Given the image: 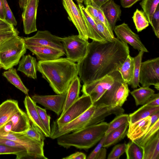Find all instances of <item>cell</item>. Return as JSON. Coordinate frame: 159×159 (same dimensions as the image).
Returning <instances> with one entry per match:
<instances>
[{"label":"cell","mask_w":159,"mask_h":159,"mask_svg":"<svg viewBox=\"0 0 159 159\" xmlns=\"http://www.w3.org/2000/svg\"><path fill=\"white\" fill-rule=\"evenodd\" d=\"M129 55L128 44L117 38L112 41L89 43L85 57L77 64L84 84L89 83L117 70Z\"/></svg>","instance_id":"1"},{"label":"cell","mask_w":159,"mask_h":159,"mask_svg":"<svg viewBox=\"0 0 159 159\" xmlns=\"http://www.w3.org/2000/svg\"><path fill=\"white\" fill-rule=\"evenodd\" d=\"M37 63L38 71L57 94L66 91L71 82L78 75L77 64L66 58L39 61Z\"/></svg>","instance_id":"2"},{"label":"cell","mask_w":159,"mask_h":159,"mask_svg":"<svg viewBox=\"0 0 159 159\" xmlns=\"http://www.w3.org/2000/svg\"><path fill=\"white\" fill-rule=\"evenodd\" d=\"M102 121L84 127L78 131L62 135L57 139L58 145L68 148L71 147L88 150L95 145L104 136L108 127Z\"/></svg>","instance_id":"3"},{"label":"cell","mask_w":159,"mask_h":159,"mask_svg":"<svg viewBox=\"0 0 159 159\" xmlns=\"http://www.w3.org/2000/svg\"><path fill=\"white\" fill-rule=\"evenodd\" d=\"M110 74L114 78V82L100 98L93 103L96 107H122L127 100L130 92L128 84L124 81L118 71Z\"/></svg>","instance_id":"4"},{"label":"cell","mask_w":159,"mask_h":159,"mask_svg":"<svg viewBox=\"0 0 159 159\" xmlns=\"http://www.w3.org/2000/svg\"><path fill=\"white\" fill-rule=\"evenodd\" d=\"M24 38L16 35L0 45V68L7 70L19 63L26 51Z\"/></svg>","instance_id":"5"},{"label":"cell","mask_w":159,"mask_h":159,"mask_svg":"<svg viewBox=\"0 0 159 159\" xmlns=\"http://www.w3.org/2000/svg\"><path fill=\"white\" fill-rule=\"evenodd\" d=\"M0 138L10 139L22 145L26 151L29 158L48 159L44 154V141H40L20 133L0 134Z\"/></svg>","instance_id":"6"},{"label":"cell","mask_w":159,"mask_h":159,"mask_svg":"<svg viewBox=\"0 0 159 159\" xmlns=\"http://www.w3.org/2000/svg\"><path fill=\"white\" fill-rule=\"evenodd\" d=\"M66 58L74 62H78L86 55L88 48V40L78 35L61 37Z\"/></svg>","instance_id":"7"},{"label":"cell","mask_w":159,"mask_h":159,"mask_svg":"<svg viewBox=\"0 0 159 159\" xmlns=\"http://www.w3.org/2000/svg\"><path fill=\"white\" fill-rule=\"evenodd\" d=\"M93 103L90 96L83 94L52 124L60 127L77 118L87 111Z\"/></svg>","instance_id":"8"},{"label":"cell","mask_w":159,"mask_h":159,"mask_svg":"<svg viewBox=\"0 0 159 159\" xmlns=\"http://www.w3.org/2000/svg\"><path fill=\"white\" fill-rule=\"evenodd\" d=\"M95 106L93 104L82 115L60 127L52 124L50 137L52 139L78 131L86 126L93 113Z\"/></svg>","instance_id":"9"},{"label":"cell","mask_w":159,"mask_h":159,"mask_svg":"<svg viewBox=\"0 0 159 159\" xmlns=\"http://www.w3.org/2000/svg\"><path fill=\"white\" fill-rule=\"evenodd\" d=\"M139 83L142 86H154L159 90V57L142 62L139 75Z\"/></svg>","instance_id":"10"},{"label":"cell","mask_w":159,"mask_h":159,"mask_svg":"<svg viewBox=\"0 0 159 159\" xmlns=\"http://www.w3.org/2000/svg\"><path fill=\"white\" fill-rule=\"evenodd\" d=\"M62 4L69 17L73 23L82 38L88 40L90 37L89 30L78 5L73 0H62Z\"/></svg>","instance_id":"11"},{"label":"cell","mask_w":159,"mask_h":159,"mask_svg":"<svg viewBox=\"0 0 159 159\" xmlns=\"http://www.w3.org/2000/svg\"><path fill=\"white\" fill-rule=\"evenodd\" d=\"M111 74L87 84H84L81 91L90 96L93 103L98 101L114 82Z\"/></svg>","instance_id":"12"},{"label":"cell","mask_w":159,"mask_h":159,"mask_svg":"<svg viewBox=\"0 0 159 159\" xmlns=\"http://www.w3.org/2000/svg\"><path fill=\"white\" fill-rule=\"evenodd\" d=\"M24 38L26 45L50 47L65 52L61 37L52 34L48 30H39L33 36Z\"/></svg>","instance_id":"13"},{"label":"cell","mask_w":159,"mask_h":159,"mask_svg":"<svg viewBox=\"0 0 159 159\" xmlns=\"http://www.w3.org/2000/svg\"><path fill=\"white\" fill-rule=\"evenodd\" d=\"M67 93V90L55 95H34L31 98L36 103L41 104L46 109L52 111L59 116L63 111Z\"/></svg>","instance_id":"14"},{"label":"cell","mask_w":159,"mask_h":159,"mask_svg":"<svg viewBox=\"0 0 159 159\" xmlns=\"http://www.w3.org/2000/svg\"><path fill=\"white\" fill-rule=\"evenodd\" d=\"M113 30L117 38L122 42L129 44L139 51L148 52L141 41L139 36L133 32L127 24L123 23L116 26Z\"/></svg>","instance_id":"15"},{"label":"cell","mask_w":159,"mask_h":159,"mask_svg":"<svg viewBox=\"0 0 159 159\" xmlns=\"http://www.w3.org/2000/svg\"><path fill=\"white\" fill-rule=\"evenodd\" d=\"M39 0H28L23 8L22 17L24 31L28 34L37 30L36 20Z\"/></svg>","instance_id":"16"},{"label":"cell","mask_w":159,"mask_h":159,"mask_svg":"<svg viewBox=\"0 0 159 159\" xmlns=\"http://www.w3.org/2000/svg\"><path fill=\"white\" fill-rule=\"evenodd\" d=\"M24 103L26 114L32 123L37 127L45 137H50V133L47 130L40 119L36 103L29 96H26Z\"/></svg>","instance_id":"17"},{"label":"cell","mask_w":159,"mask_h":159,"mask_svg":"<svg viewBox=\"0 0 159 159\" xmlns=\"http://www.w3.org/2000/svg\"><path fill=\"white\" fill-rule=\"evenodd\" d=\"M26 47L35 55L37 59L40 61L56 59L65 54V52L50 47L26 45Z\"/></svg>","instance_id":"18"},{"label":"cell","mask_w":159,"mask_h":159,"mask_svg":"<svg viewBox=\"0 0 159 159\" xmlns=\"http://www.w3.org/2000/svg\"><path fill=\"white\" fill-rule=\"evenodd\" d=\"M101 8L113 31L117 21L120 20L121 11L120 6L115 3L113 0H110Z\"/></svg>","instance_id":"19"},{"label":"cell","mask_w":159,"mask_h":159,"mask_svg":"<svg viewBox=\"0 0 159 159\" xmlns=\"http://www.w3.org/2000/svg\"><path fill=\"white\" fill-rule=\"evenodd\" d=\"M151 117L149 116L134 123H129L126 134L131 140H135L140 138L151 126Z\"/></svg>","instance_id":"20"},{"label":"cell","mask_w":159,"mask_h":159,"mask_svg":"<svg viewBox=\"0 0 159 159\" xmlns=\"http://www.w3.org/2000/svg\"><path fill=\"white\" fill-rule=\"evenodd\" d=\"M18 64V71L23 73L28 77L34 80L37 79L38 63L34 57L29 54L24 55Z\"/></svg>","instance_id":"21"},{"label":"cell","mask_w":159,"mask_h":159,"mask_svg":"<svg viewBox=\"0 0 159 159\" xmlns=\"http://www.w3.org/2000/svg\"><path fill=\"white\" fill-rule=\"evenodd\" d=\"M8 121L12 123V132L20 133L25 131L31 126L30 121L27 114L21 109L14 114Z\"/></svg>","instance_id":"22"},{"label":"cell","mask_w":159,"mask_h":159,"mask_svg":"<svg viewBox=\"0 0 159 159\" xmlns=\"http://www.w3.org/2000/svg\"><path fill=\"white\" fill-rule=\"evenodd\" d=\"M20 109L16 100L8 99L2 103L0 105V128Z\"/></svg>","instance_id":"23"},{"label":"cell","mask_w":159,"mask_h":159,"mask_svg":"<svg viewBox=\"0 0 159 159\" xmlns=\"http://www.w3.org/2000/svg\"><path fill=\"white\" fill-rule=\"evenodd\" d=\"M78 6L88 26L90 34L89 38L93 40L101 42L107 41L99 31L94 19L86 11L83 5L79 3Z\"/></svg>","instance_id":"24"},{"label":"cell","mask_w":159,"mask_h":159,"mask_svg":"<svg viewBox=\"0 0 159 159\" xmlns=\"http://www.w3.org/2000/svg\"><path fill=\"white\" fill-rule=\"evenodd\" d=\"M143 159H159V132L158 131L143 146Z\"/></svg>","instance_id":"25"},{"label":"cell","mask_w":159,"mask_h":159,"mask_svg":"<svg viewBox=\"0 0 159 159\" xmlns=\"http://www.w3.org/2000/svg\"><path fill=\"white\" fill-rule=\"evenodd\" d=\"M81 86L80 78L77 76L71 82L68 89L64 106L61 114H63L79 98Z\"/></svg>","instance_id":"26"},{"label":"cell","mask_w":159,"mask_h":159,"mask_svg":"<svg viewBox=\"0 0 159 159\" xmlns=\"http://www.w3.org/2000/svg\"><path fill=\"white\" fill-rule=\"evenodd\" d=\"M129 124V122L126 123L106 135L102 147L108 148L123 139L126 135Z\"/></svg>","instance_id":"27"},{"label":"cell","mask_w":159,"mask_h":159,"mask_svg":"<svg viewBox=\"0 0 159 159\" xmlns=\"http://www.w3.org/2000/svg\"><path fill=\"white\" fill-rule=\"evenodd\" d=\"M159 111V107H151L144 104L134 112L129 115V123H134L140 120L150 116Z\"/></svg>","instance_id":"28"},{"label":"cell","mask_w":159,"mask_h":159,"mask_svg":"<svg viewBox=\"0 0 159 159\" xmlns=\"http://www.w3.org/2000/svg\"><path fill=\"white\" fill-rule=\"evenodd\" d=\"M134 67V57L128 55L124 62L118 68L124 81L128 84L131 81L133 75Z\"/></svg>","instance_id":"29"},{"label":"cell","mask_w":159,"mask_h":159,"mask_svg":"<svg viewBox=\"0 0 159 159\" xmlns=\"http://www.w3.org/2000/svg\"><path fill=\"white\" fill-rule=\"evenodd\" d=\"M2 75L18 89L25 94H28L29 90L23 84L17 73L16 69L13 67L10 68L4 72Z\"/></svg>","instance_id":"30"},{"label":"cell","mask_w":159,"mask_h":159,"mask_svg":"<svg viewBox=\"0 0 159 159\" xmlns=\"http://www.w3.org/2000/svg\"><path fill=\"white\" fill-rule=\"evenodd\" d=\"M134 99L136 106L143 105L155 93L154 90L148 87H140L130 92Z\"/></svg>","instance_id":"31"},{"label":"cell","mask_w":159,"mask_h":159,"mask_svg":"<svg viewBox=\"0 0 159 159\" xmlns=\"http://www.w3.org/2000/svg\"><path fill=\"white\" fill-rule=\"evenodd\" d=\"M125 152L127 159H143V148L133 140L126 144Z\"/></svg>","instance_id":"32"},{"label":"cell","mask_w":159,"mask_h":159,"mask_svg":"<svg viewBox=\"0 0 159 159\" xmlns=\"http://www.w3.org/2000/svg\"><path fill=\"white\" fill-rule=\"evenodd\" d=\"M144 52L139 51L138 54L134 57V67L132 78L128 84L133 89L140 87L139 84V75L142 57Z\"/></svg>","instance_id":"33"},{"label":"cell","mask_w":159,"mask_h":159,"mask_svg":"<svg viewBox=\"0 0 159 159\" xmlns=\"http://www.w3.org/2000/svg\"><path fill=\"white\" fill-rule=\"evenodd\" d=\"M4 154L15 155L16 159L29 158L27 152L25 149L0 144V155Z\"/></svg>","instance_id":"34"},{"label":"cell","mask_w":159,"mask_h":159,"mask_svg":"<svg viewBox=\"0 0 159 159\" xmlns=\"http://www.w3.org/2000/svg\"><path fill=\"white\" fill-rule=\"evenodd\" d=\"M159 0H142L139 3L150 24L152 17L159 5Z\"/></svg>","instance_id":"35"},{"label":"cell","mask_w":159,"mask_h":159,"mask_svg":"<svg viewBox=\"0 0 159 159\" xmlns=\"http://www.w3.org/2000/svg\"><path fill=\"white\" fill-rule=\"evenodd\" d=\"M132 18L138 32L142 31L149 25V21L142 11L137 9Z\"/></svg>","instance_id":"36"},{"label":"cell","mask_w":159,"mask_h":159,"mask_svg":"<svg viewBox=\"0 0 159 159\" xmlns=\"http://www.w3.org/2000/svg\"><path fill=\"white\" fill-rule=\"evenodd\" d=\"M159 119L150 126L146 133L139 139L133 140L143 147L145 143L159 131Z\"/></svg>","instance_id":"37"},{"label":"cell","mask_w":159,"mask_h":159,"mask_svg":"<svg viewBox=\"0 0 159 159\" xmlns=\"http://www.w3.org/2000/svg\"><path fill=\"white\" fill-rule=\"evenodd\" d=\"M129 115L122 113L117 116L109 123L105 135H107L113 130L118 128L126 123L129 122Z\"/></svg>","instance_id":"38"},{"label":"cell","mask_w":159,"mask_h":159,"mask_svg":"<svg viewBox=\"0 0 159 159\" xmlns=\"http://www.w3.org/2000/svg\"><path fill=\"white\" fill-rule=\"evenodd\" d=\"M20 133L39 141H44L45 139V136L43 133L32 123L28 129Z\"/></svg>","instance_id":"39"},{"label":"cell","mask_w":159,"mask_h":159,"mask_svg":"<svg viewBox=\"0 0 159 159\" xmlns=\"http://www.w3.org/2000/svg\"><path fill=\"white\" fill-rule=\"evenodd\" d=\"M126 143H125L117 144L112 148L109 154L108 159H119L125 152Z\"/></svg>","instance_id":"40"},{"label":"cell","mask_w":159,"mask_h":159,"mask_svg":"<svg viewBox=\"0 0 159 159\" xmlns=\"http://www.w3.org/2000/svg\"><path fill=\"white\" fill-rule=\"evenodd\" d=\"M37 108L40 119L47 130L51 133L50 126V116L47 113L45 109L42 108L37 105Z\"/></svg>","instance_id":"41"},{"label":"cell","mask_w":159,"mask_h":159,"mask_svg":"<svg viewBox=\"0 0 159 159\" xmlns=\"http://www.w3.org/2000/svg\"><path fill=\"white\" fill-rule=\"evenodd\" d=\"M152 27L155 35L159 38V6L158 5L152 15L150 24Z\"/></svg>","instance_id":"42"},{"label":"cell","mask_w":159,"mask_h":159,"mask_svg":"<svg viewBox=\"0 0 159 159\" xmlns=\"http://www.w3.org/2000/svg\"><path fill=\"white\" fill-rule=\"evenodd\" d=\"M18 34V31L15 28L0 30V45L14 36Z\"/></svg>","instance_id":"43"},{"label":"cell","mask_w":159,"mask_h":159,"mask_svg":"<svg viewBox=\"0 0 159 159\" xmlns=\"http://www.w3.org/2000/svg\"><path fill=\"white\" fill-rule=\"evenodd\" d=\"M4 6L5 20L13 26H16L17 22L12 12L7 0H3Z\"/></svg>","instance_id":"44"},{"label":"cell","mask_w":159,"mask_h":159,"mask_svg":"<svg viewBox=\"0 0 159 159\" xmlns=\"http://www.w3.org/2000/svg\"><path fill=\"white\" fill-rule=\"evenodd\" d=\"M94 20L97 25L99 31L107 41H112L116 39V38L112 36L108 30L102 22L97 20L94 19Z\"/></svg>","instance_id":"45"},{"label":"cell","mask_w":159,"mask_h":159,"mask_svg":"<svg viewBox=\"0 0 159 159\" xmlns=\"http://www.w3.org/2000/svg\"><path fill=\"white\" fill-rule=\"evenodd\" d=\"M106 135L104 136L100 140L99 142L87 157L88 159H95L97 153L101 149L106 139Z\"/></svg>","instance_id":"46"},{"label":"cell","mask_w":159,"mask_h":159,"mask_svg":"<svg viewBox=\"0 0 159 159\" xmlns=\"http://www.w3.org/2000/svg\"><path fill=\"white\" fill-rule=\"evenodd\" d=\"M151 107H159V94H153L145 104Z\"/></svg>","instance_id":"47"},{"label":"cell","mask_w":159,"mask_h":159,"mask_svg":"<svg viewBox=\"0 0 159 159\" xmlns=\"http://www.w3.org/2000/svg\"><path fill=\"white\" fill-rule=\"evenodd\" d=\"M0 144L8 146L17 147L25 150L24 147L18 143L5 138H0Z\"/></svg>","instance_id":"48"},{"label":"cell","mask_w":159,"mask_h":159,"mask_svg":"<svg viewBox=\"0 0 159 159\" xmlns=\"http://www.w3.org/2000/svg\"><path fill=\"white\" fill-rule=\"evenodd\" d=\"M85 8L88 13L94 19L98 20V11L97 8L90 5H86Z\"/></svg>","instance_id":"49"},{"label":"cell","mask_w":159,"mask_h":159,"mask_svg":"<svg viewBox=\"0 0 159 159\" xmlns=\"http://www.w3.org/2000/svg\"><path fill=\"white\" fill-rule=\"evenodd\" d=\"M86 157L85 154L80 152H77L72 154L63 159H85Z\"/></svg>","instance_id":"50"},{"label":"cell","mask_w":159,"mask_h":159,"mask_svg":"<svg viewBox=\"0 0 159 159\" xmlns=\"http://www.w3.org/2000/svg\"><path fill=\"white\" fill-rule=\"evenodd\" d=\"M140 0H120V3L124 8H129Z\"/></svg>","instance_id":"51"},{"label":"cell","mask_w":159,"mask_h":159,"mask_svg":"<svg viewBox=\"0 0 159 159\" xmlns=\"http://www.w3.org/2000/svg\"><path fill=\"white\" fill-rule=\"evenodd\" d=\"M14 26L6 20L0 19V30L14 28Z\"/></svg>","instance_id":"52"},{"label":"cell","mask_w":159,"mask_h":159,"mask_svg":"<svg viewBox=\"0 0 159 159\" xmlns=\"http://www.w3.org/2000/svg\"><path fill=\"white\" fill-rule=\"evenodd\" d=\"M107 149L102 147L97 154L95 159H105L106 158Z\"/></svg>","instance_id":"53"},{"label":"cell","mask_w":159,"mask_h":159,"mask_svg":"<svg viewBox=\"0 0 159 159\" xmlns=\"http://www.w3.org/2000/svg\"><path fill=\"white\" fill-rule=\"evenodd\" d=\"M0 19L5 20L3 0H0Z\"/></svg>","instance_id":"54"},{"label":"cell","mask_w":159,"mask_h":159,"mask_svg":"<svg viewBox=\"0 0 159 159\" xmlns=\"http://www.w3.org/2000/svg\"><path fill=\"white\" fill-rule=\"evenodd\" d=\"M151 125L154 124L158 119H159V111H157L150 116Z\"/></svg>","instance_id":"55"},{"label":"cell","mask_w":159,"mask_h":159,"mask_svg":"<svg viewBox=\"0 0 159 159\" xmlns=\"http://www.w3.org/2000/svg\"><path fill=\"white\" fill-rule=\"evenodd\" d=\"M97 6L101 7L103 4L110 0H91Z\"/></svg>","instance_id":"56"},{"label":"cell","mask_w":159,"mask_h":159,"mask_svg":"<svg viewBox=\"0 0 159 159\" xmlns=\"http://www.w3.org/2000/svg\"><path fill=\"white\" fill-rule=\"evenodd\" d=\"M18 2L20 7L23 8L26 4L27 0H18Z\"/></svg>","instance_id":"57"},{"label":"cell","mask_w":159,"mask_h":159,"mask_svg":"<svg viewBox=\"0 0 159 159\" xmlns=\"http://www.w3.org/2000/svg\"><path fill=\"white\" fill-rule=\"evenodd\" d=\"M78 3L82 4L84 0H75Z\"/></svg>","instance_id":"58"},{"label":"cell","mask_w":159,"mask_h":159,"mask_svg":"<svg viewBox=\"0 0 159 159\" xmlns=\"http://www.w3.org/2000/svg\"></svg>","instance_id":"59"}]
</instances>
